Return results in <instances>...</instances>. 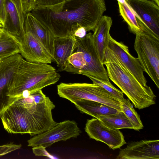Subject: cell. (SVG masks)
Instances as JSON below:
<instances>
[{
	"instance_id": "9a60e30c",
	"label": "cell",
	"mask_w": 159,
	"mask_h": 159,
	"mask_svg": "<svg viewBox=\"0 0 159 159\" xmlns=\"http://www.w3.org/2000/svg\"><path fill=\"white\" fill-rule=\"evenodd\" d=\"M24 24L25 32L32 33L41 42L52 57L55 37L50 30L31 12L25 15Z\"/></svg>"
},
{
	"instance_id": "4316f807",
	"label": "cell",
	"mask_w": 159,
	"mask_h": 159,
	"mask_svg": "<svg viewBox=\"0 0 159 159\" xmlns=\"http://www.w3.org/2000/svg\"><path fill=\"white\" fill-rule=\"evenodd\" d=\"M7 16L5 0H0V24L3 25V28L6 24Z\"/></svg>"
},
{
	"instance_id": "8992f818",
	"label": "cell",
	"mask_w": 159,
	"mask_h": 159,
	"mask_svg": "<svg viewBox=\"0 0 159 159\" xmlns=\"http://www.w3.org/2000/svg\"><path fill=\"white\" fill-rule=\"evenodd\" d=\"M134 48L143 69L159 88V39L143 31L136 34Z\"/></svg>"
},
{
	"instance_id": "2e32d148",
	"label": "cell",
	"mask_w": 159,
	"mask_h": 159,
	"mask_svg": "<svg viewBox=\"0 0 159 159\" xmlns=\"http://www.w3.org/2000/svg\"><path fill=\"white\" fill-rule=\"evenodd\" d=\"M76 38L75 36L55 37L52 57L61 71L76 48Z\"/></svg>"
},
{
	"instance_id": "d6a6232c",
	"label": "cell",
	"mask_w": 159,
	"mask_h": 159,
	"mask_svg": "<svg viewBox=\"0 0 159 159\" xmlns=\"http://www.w3.org/2000/svg\"><path fill=\"white\" fill-rule=\"evenodd\" d=\"M3 59L0 58V62H1Z\"/></svg>"
},
{
	"instance_id": "44dd1931",
	"label": "cell",
	"mask_w": 159,
	"mask_h": 159,
	"mask_svg": "<svg viewBox=\"0 0 159 159\" xmlns=\"http://www.w3.org/2000/svg\"><path fill=\"white\" fill-rule=\"evenodd\" d=\"M118 4L120 15L132 32L136 35L143 31L139 24L135 14L126 1L123 3L118 2Z\"/></svg>"
},
{
	"instance_id": "5bb4252c",
	"label": "cell",
	"mask_w": 159,
	"mask_h": 159,
	"mask_svg": "<svg viewBox=\"0 0 159 159\" xmlns=\"http://www.w3.org/2000/svg\"><path fill=\"white\" fill-rule=\"evenodd\" d=\"M117 159H159V140H142L129 144L121 149Z\"/></svg>"
},
{
	"instance_id": "484cf974",
	"label": "cell",
	"mask_w": 159,
	"mask_h": 159,
	"mask_svg": "<svg viewBox=\"0 0 159 159\" xmlns=\"http://www.w3.org/2000/svg\"><path fill=\"white\" fill-rule=\"evenodd\" d=\"M21 144H16L11 142L9 143L0 146V157L20 148Z\"/></svg>"
},
{
	"instance_id": "9c48e42d",
	"label": "cell",
	"mask_w": 159,
	"mask_h": 159,
	"mask_svg": "<svg viewBox=\"0 0 159 159\" xmlns=\"http://www.w3.org/2000/svg\"><path fill=\"white\" fill-rule=\"evenodd\" d=\"M81 133L75 121L67 120L58 123L50 129L33 136L27 141L28 146L32 147L42 146L46 148L55 143L76 138Z\"/></svg>"
},
{
	"instance_id": "836d02e7",
	"label": "cell",
	"mask_w": 159,
	"mask_h": 159,
	"mask_svg": "<svg viewBox=\"0 0 159 159\" xmlns=\"http://www.w3.org/2000/svg\"><path fill=\"white\" fill-rule=\"evenodd\" d=\"M2 29H0V30H1Z\"/></svg>"
},
{
	"instance_id": "cb8c5ba5",
	"label": "cell",
	"mask_w": 159,
	"mask_h": 159,
	"mask_svg": "<svg viewBox=\"0 0 159 159\" xmlns=\"http://www.w3.org/2000/svg\"><path fill=\"white\" fill-rule=\"evenodd\" d=\"M88 77L92 81L93 83L98 84L103 87L113 95L120 102L123 100L124 98L123 92L114 87L110 81L102 80L91 76Z\"/></svg>"
},
{
	"instance_id": "ac0fdd59",
	"label": "cell",
	"mask_w": 159,
	"mask_h": 159,
	"mask_svg": "<svg viewBox=\"0 0 159 159\" xmlns=\"http://www.w3.org/2000/svg\"><path fill=\"white\" fill-rule=\"evenodd\" d=\"M74 104L81 113L90 115L95 118L114 114L119 111L101 102L88 100H78Z\"/></svg>"
},
{
	"instance_id": "f546056e",
	"label": "cell",
	"mask_w": 159,
	"mask_h": 159,
	"mask_svg": "<svg viewBox=\"0 0 159 159\" xmlns=\"http://www.w3.org/2000/svg\"><path fill=\"white\" fill-rule=\"evenodd\" d=\"M37 0H24V9L25 14L32 11L36 6Z\"/></svg>"
},
{
	"instance_id": "7a4b0ae2",
	"label": "cell",
	"mask_w": 159,
	"mask_h": 159,
	"mask_svg": "<svg viewBox=\"0 0 159 159\" xmlns=\"http://www.w3.org/2000/svg\"><path fill=\"white\" fill-rule=\"evenodd\" d=\"M55 105L48 97L37 103L27 97L16 99L0 116L3 127L10 134H40L56 125L52 111Z\"/></svg>"
},
{
	"instance_id": "5b68a950",
	"label": "cell",
	"mask_w": 159,
	"mask_h": 159,
	"mask_svg": "<svg viewBox=\"0 0 159 159\" xmlns=\"http://www.w3.org/2000/svg\"><path fill=\"white\" fill-rule=\"evenodd\" d=\"M59 96L74 103L80 99L96 101L122 111L121 102L100 86L94 83H64L57 86Z\"/></svg>"
},
{
	"instance_id": "603a6c76",
	"label": "cell",
	"mask_w": 159,
	"mask_h": 159,
	"mask_svg": "<svg viewBox=\"0 0 159 159\" xmlns=\"http://www.w3.org/2000/svg\"><path fill=\"white\" fill-rule=\"evenodd\" d=\"M122 111L125 114L133 126V129L138 131L143 126L140 116L133 107L129 99L124 98L121 102Z\"/></svg>"
},
{
	"instance_id": "d4e9b609",
	"label": "cell",
	"mask_w": 159,
	"mask_h": 159,
	"mask_svg": "<svg viewBox=\"0 0 159 159\" xmlns=\"http://www.w3.org/2000/svg\"><path fill=\"white\" fill-rule=\"evenodd\" d=\"M14 3L17 11L22 26L24 27L25 16L24 0H10Z\"/></svg>"
},
{
	"instance_id": "30bf717a",
	"label": "cell",
	"mask_w": 159,
	"mask_h": 159,
	"mask_svg": "<svg viewBox=\"0 0 159 159\" xmlns=\"http://www.w3.org/2000/svg\"><path fill=\"white\" fill-rule=\"evenodd\" d=\"M84 129L90 138L102 142L113 150L120 148L126 143L119 129L110 128L96 118L88 119Z\"/></svg>"
},
{
	"instance_id": "d6986e66",
	"label": "cell",
	"mask_w": 159,
	"mask_h": 159,
	"mask_svg": "<svg viewBox=\"0 0 159 159\" xmlns=\"http://www.w3.org/2000/svg\"><path fill=\"white\" fill-rule=\"evenodd\" d=\"M20 44L16 37L4 28L0 31V58L19 53Z\"/></svg>"
},
{
	"instance_id": "7c38bea8",
	"label": "cell",
	"mask_w": 159,
	"mask_h": 159,
	"mask_svg": "<svg viewBox=\"0 0 159 159\" xmlns=\"http://www.w3.org/2000/svg\"><path fill=\"white\" fill-rule=\"evenodd\" d=\"M107 47L140 84L143 86L147 85L144 70L139 59L130 54L127 46L122 42L117 41L110 36Z\"/></svg>"
},
{
	"instance_id": "7402d4cb",
	"label": "cell",
	"mask_w": 159,
	"mask_h": 159,
	"mask_svg": "<svg viewBox=\"0 0 159 159\" xmlns=\"http://www.w3.org/2000/svg\"><path fill=\"white\" fill-rule=\"evenodd\" d=\"M86 66L83 53L81 51H75L68 58L63 71L80 74Z\"/></svg>"
},
{
	"instance_id": "52a82bcc",
	"label": "cell",
	"mask_w": 159,
	"mask_h": 159,
	"mask_svg": "<svg viewBox=\"0 0 159 159\" xmlns=\"http://www.w3.org/2000/svg\"><path fill=\"white\" fill-rule=\"evenodd\" d=\"M75 51L83 52L86 66L80 74L110 82L107 71L101 62L93 41L92 34L89 33L83 38L76 37Z\"/></svg>"
},
{
	"instance_id": "4dcf8cb0",
	"label": "cell",
	"mask_w": 159,
	"mask_h": 159,
	"mask_svg": "<svg viewBox=\"0 0 159 159\" xmlns=\"http://www.w3.org/2000/svg\"><path fill=\"white\" fill-rule=\"evenodd\" d=\"M153 1L155 2L158 6H159V0H153Z\"/></svg>"
},
{
	"instance_id": "ba28073f",
	"label": "cell",
	"mask_w": 159,
	"mask_h": 159,
	"mask_svg": "<svg viewBox=\"0 0 159 159\" xmlns=\"http://www.w3.org/2000/svg\"><path fill=\"white\" fill-rule=\"evenodd\" d=\"M142 30L159 39V7L152 0H125Z\"/></svg>"
},
{
	"instance_id": "83f0119b",
	"label": "cell",
	"mask_w": 159,
	"mask_h": 159,
	"mask_svg": "<svg viewBox=\"0 0 159 159\" xmlns=\"http://www.w3.org/2000/svg\"><path fill=\"white\" fill-rule=\"evenodd\" d=\"M65 0H37L36 7H45L52 6L61 3Z\"/></svg>"
},
{
	"instance_id": "f1b7e54d",
	"label": "cell",
	"mask_w": 159,
	"mask_h": 159,
	"mask_svg": "<svg viewBox=\"0 0 159 159\" xmlns=\"http://www.w3.org/2000/svg\"><path fill=\"white\" fill-rule=\"evenodd\" d=\"M46 148L42 146L33 147L32 148L33 153L36 156H44L50 158L53 157L46 150Z\"/></svg>"
},
{
	"instance_id": "1f68e13d",
	"label": "cell",
	"mask_w": 159,
	"mask_h": 159,
	"mask_svg": "<svg viewBox=\"0 0 159 159\" xmlns=\"http://www.w3.org/2000/svg\"><path fill=\"white\" fill-rule=\"evenodd\" d=\"M117 0L118 2L121 3H124L125 2V0Z\"/></svg>"
},
{
	"instance_id": "6da1fadb",
	"label": "cell",
	"mask_w": 159,
	"mask_h": 159,
	"mask_svg": "<svg viewBox=\"0 0 159 159\" xmlns=\"http://www.w3.org/2000/svg\"><path fill=\"white\" fill-rule=\"evenodd\" d=\"M106 9L104 0H65L31 12L55 37H62L75 36L82 27L93 32Z\"/></svg>"
},
{
	"instance_id": "4fadbf2b",
	"label": "cell",
	"mask_w": 159,
	"mask_h": 159,
	"mask_svg": "<svg viewBox=\"0 0 159 159\" xmlns=\"http://www.w3.org/2000/svg\"><path fill=\"white\" fill-rule=\"evenodd\" d=\"M19 53L3 59L0 62V117L15 101L7 95L9 84L19 66Z\"/></svg>"
},
{
	"instance_id": "e0dca14e",
	"label": "cell",
	"mask_w": 159,
	"mask_h": 159,
	"mask_svg": "<svg viewBox=\"0 0 159 159\" xmlns=\"http://www.w3.org/2000/svg\"><path fill=\"white\" fill-rule=\"evenodd\" d=\"M112 24L111 18L102 16L98 23L92 34L94 44L99 59L103 64L104 53L107 47L110 31Z\"/></svg>"
},
{
	"instance_id": "3957f363",
	"label": "cell",
	"mask_w": 159,
	"mask_h": 159,
	"mask_svg": "<svg viewBox=\"0 0 159 159\" xmlns=\"http://www.w3.org/2000/svg\"><path fill=\"white\" fill-rule=\"evenodd\" d=\"M60 78L52 66L30 62L21 56L18 68L9 84L7 95L15 100L26 97L56 84Z\"/></svg>"
},
{
	"instance_id": "d590c367",
	"label": "cell",
	"mask_w": 159,
	"mask_h": 159,
	"mask_svg": "<svg viewBox=\"0 0 159 159\" xmlns=\"http://www.w3.org/2000/svg\"></svg>"
},
{
	"instance_id": "8fae6325",
	"label": "cell",
	"mask_w": 159,
	"mask_h": 159,
	"mask_svg": "<svg viewBox=\"0 0 159 159\" xmlns=\"http://www.w3.org/2000/svg\"><path fill=\"white\" fill-rule=\"evenodd\" d=\"M18 41L20 44L19 54L26 60L48 64L53 61L50 53L31 32H25L23 37Z\"/></svg>"
},
{
	"instance_id": "277c9868",
	"label": "cell",
	"mask_w": 159,
	"mask_h": 159,
	"mask_svg": "<svg viewBox=\"0 0 159 159\" xmlns=\"http://www.w3.org/2000/svg\"><path fill=\"white\" fill-rule=\"evenodd\" d=\"M103 64L106 66L109 79L127 96L135 108L142 109L156 103V96L150 87L140 84L107 47Z\"/></svg>"
},
{
	"instance_id": "ffe728a7",
	"label": "cell",
	"mask_w": 159,
	"mask_h": 159,
	"mask_svg": "<svg viewBox=\"0 0 159 159\" xmlns=\"http://www.w3.org/2000/svg\"><path fill=\"white\" fill-rule=\"evenodd\" d=\"M96 118L99 120L107 127L114 129H133V126L122 111L116 113L101 116Z\"/></svg>"
},
{
	"instance_id": "e575fe53",
	"label": "cell",
	"mask_w": 159,
	"mask_h": 159,
	"mask_svg": "<svg viewBox=\"0 0 159 159\" xmlns=\"http://www.w3.org/2000/svg\"></svg>"
}]
</instances>
